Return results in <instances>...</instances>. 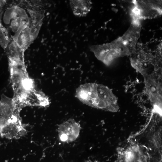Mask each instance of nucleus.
Listing matches in <instances>:
<instances>
[{"label":"nucleus","instance_id":"39448f33","mask_svg":"<svg viewBox=\"0 0 162 162\" xmlns=\"http://www.w3.org/2000/svg\"><path fill=\"white\" fill-rule=\"evenodd\" d=\"M81 130V125L78 122L74 119H69L58 125V133L59 139L64 143L73 142L79 137Z\"/></svg>","mask_w":162,"mask_h":162},{"label":"nucleus","instance_id":"6e6552de","mask_svg":"<svg viewBox=\"0 0 162 162\" xmlns=\"http://www.w3.org/2000/svg\"><path fill=\"white\" fill-rule=\"evenodd\" d=\"M92 3L89 0H69V4L73 14L78 17L86 16L90 11Z\"/></svg>","mask_w":162,"mask_h":162},{"label":"nucleus","instance_id":"1a4fd4ad","mask_svg":"<svg viewBox=\"0 0 162 162\" xmlns=\"http://www.w3.org/2000/svg\"><path fill=\"white\" fill-rule=\"evenodd\" d=\"M4 30L3 27L0 23V43L4 47H5L6 44L5 42L6 41L7 38L4 33L5 30Z\"/></svg>","mask_w":162,"mask_h":162},{"label":"nucleus","instance_id":"20e7f679","mask_svg":"<svg viewBox=\"0 0 162 162\" xmlns=\"http://www.w3.org/2000/svg\"><path fill=\"white\" fill-rule=\"evenodd\" d=\"M19 112L15 114L2 128L0 131L2 137L8 139H17L26 134L27 130L22 122Z\"/></svg>","mask_w":162,"mask_h":162},{"label":"nucleus","instance_id":"7ed1b4c3","mask_svg":"<svg viewBox=\"0 0 162 162\" xmlns=\"http://www.w3.org/2000/svg\"><path fill=\"white\" fill-rule=\"evenodd\" d=\"M132 17L139 20L154 19L162 15V1L133 0Z\"/></svg>","mask_w":162,"mask_h":162},{"label":"nucleus","instance_id":"f257e3e1","mask_svg":"<svg viewBox=\"0 0 162 162\" xmlns=\"http://www.w3.org/2000/svg\"><path fill=\"white\" fill-rule=\"evenodd\" d=\"M132 18L129 27L122 36L109 43L89 46L96 57L105 64L110 65L119 57L131 56L135 50L141 25L140 20Z\"/></svg>","mask_w":162,"mask_h":162},{"label":"nucleus","instance_id":"423d86ee","mask_svg":"<svg viewBox=\"0 0 162 162\" xmlns=\"http://www.w3.org/2000/svg\"><path fill=\"white\" fill-rule=\"evenodd\" d=\"M19 110L13 100L4 95L2 96L0 100V131Z\"/></svg>","mask_w":162,"mask_h":162},{"label":"nucleus","instance_id":"f03ea898","mask_svg":"<svg viewBox=\"0 0 162 162\" xmlns=\"http://www.w3.org/2000/svg\"><path fill=\"white\" fill-rule=\"evenodd\" d=\"M76 97L90 106L115 112L119 109L117 97L107 86L95 83H86L76 89Z\"/></svg>","mask_w":162,"mask_h":162},{"label":"nucleus","instance_id":"0eeeda50","mask_svg":"<svg viewBox=\"0 0 162 162\" xmlns=\"http://www.w3.org/2000/svg\"><path fill=\"white\" fill-rule=\"evenodd\" d=\"M145 83L146 90L153 105V110H161V94L158 85L154 80L149 78L145 81Z\"/></svg>","mask_w":162,"mask_h":162},{"label":"nucleus","instance_id":"9d476101","mask_svg":"<svg viewBox=\"0 0 162 162\" xmlns=\"http://www.w3.org/2000/svg\"><path fill=\"white\" fill-rule=\"evenodd\" d=\"M2 1H0V6L1 5H2Z\"/></svg>","mask_w":162,"mask_h":162}]
</instances>
